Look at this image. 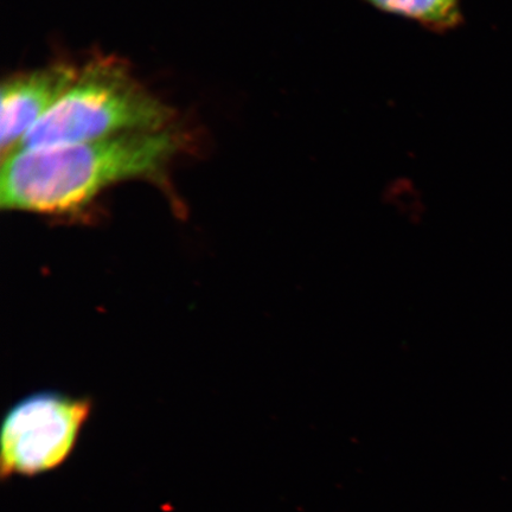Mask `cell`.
<instances>
[{"mask_svg":"<svg viewBox=\"0 0 512 512\" xmlns=\"http://www.w3.org/2000/svg\"><path fill=\"white\" fill-rule=\"evenodd\" d=\"M171 117L170 108L147 92L123 63L96 60L78 73L72 86L25 134L15 151L163 131Z\"/></svg>","mask_w":512,"mask_h":512,"instance_id":"obj_2","label":"cell"},{"mask_svg":"<svg viewBox=\"0 0 512 512\" xmlns=\"http://www.w3.org/2000/svg\"><path fill=\"white\" fill-rule=\"evenodd\" d=\"M92 401L53 390L23 398L5 414L0 435V477H36L72 456L92 413Z\"/></svg>","mask_w":512,"mask_h":512,"instance_id":"obj_3","label":"cell"},{"mask_svg":"<svg viewBox=\"0 0 512 512\" xmlns=\"http://www.w3.org/2000/svg\"><path fill=\"white\" fill-rule=\"evenodd\" d=\"M181 146V139L163 130L11 152L2 166L0 207L55 217L79 215L115 184L140 178L162 182Z\"/></svg>","mask_w":512,"mask_h":512,"instance_id":"obj_1","label":"cell"},{"mask_svg":"<svg viewBox=\"0 0 512 512\" xmlns=\"http://www.w3.org/2000/svg\"><path fill=\"white\" fill-rule=\"evenodd\" d=\"M78 72L66 64L14 76L2 88L0 145L15 151L32 127L72 86Z\"/></svg>","mask_w":512,"mask_h":512,"instance_id":"obj_4","label":"cell"},{"mask_svg":"<svg viewBox=\"0 0 512 512\" xmlns=\"http://www.w3.org/2000/svg\"><path fill=\"white\" fill-rule=\"evenodd\" d=\"M374 9L447 34L464 23L462 0H362Z\"/></svg>","mask_w":512,"mask_h":512,"instance_id":"obj_5","label":"cell"}]
</instances>
